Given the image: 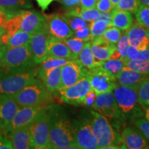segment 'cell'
Masks as SVG:
<instances>
[{"label":"cell","instance_id":"1","mask_svg":"<svg viewBox=\"0 0 149 149\" xmlns=\"http://www.w3.org/2000/svg\"><path fill=\"white\" fill-rule=\"evenodd\" d=\"M47 108L51 148H78L73 121L70 120L65 109L57 104H49Z\"/></svg>","mask_w":149,"mask_h":149},{"label":"cell","instance_id":"2","mask_svg":"<svg viewBox=\"0 0 149 149\" xmlns=\"http://www.w3.org/2000/svg\"><path fill=\"white\" fill-rule=\"evenodd\" d=\"M33 35L48 31L46 16L35 10H23L8 19L4 26V32L13 34L17 31Z\"/></svg>","mask_w":149,"mask_h":149},{"label":"cell","instance_id":"3","mask_svg":"<svg viewBox=\"0 0 149 149\" xmlns=\"http://www.w3.org/2000/svg\"><path fill=\"white\" fill-rule=\"evenodd\" d=\"M37 66L29 43L17 47L7 48L0 65V73H19Z\"/></svg>","mask_w":149,"mask_h":149},{"label":"cell","instance_id":"4","mask_svg":"<svg viewBox=\"0 0 149 149\" xmlns=\"http://www.w3.org/2000/svg\"><path fill=\"white\" fill-rule=\"evenodd\" d=\"M137 88L138 86H126L117 84L113 91L117 107L125 120L134 121L144 116L143 108L139 102Z\"/></svg>","mask_w":149,"mask_h":149},{"label":"cell","instance_id":"5","mask_svg":"<svg viewBox=\"0 0 149 149\" xmlns=\"http://www.w3.org/2000/svg\"><path fill=\"white\" fill-rule=\"evenodd\" d=\"M91 127L97 139V148H124L120 135L113 128L108 119L97 111H91Z\"/></svg>","mask_w":149,"mask_h":149},{"label":"cell","instance_id":"6","mask_svg":"<svg viewBox=\"0 0 149 149\" xmlns=\"http://www.w3.org/2000/svg\"><path fill=\"white\" fill-rule=\"evenodd\" d=\"M52 94L40 79L36 77L13 97L20 107L46 106L52 99Z\"/></svg>","mask_w":149,"mask_h":149},{"label":"cell","instance_id":"7","mask_svg":"<svg viewBox=\"0 0 149 149\" xmlns=\"http://www.w3.org/2000/svg\"><path fill=\"white\" fill-rule=\"evenodd\" d=\"M35 78L34 69L19 73H0V97H13Z\"/></svg>","mask_w":149,"mask_h":149},{"label":"cell","instance_id":"8","mask_svg":"<svg viewBox=\"0 0 149 149\" xmlns=\"http://www.w3.org/2000/svg\"><path fill=\"white\" fill-rule=\"evenodd\" d=\"M33 148H51L49 140V120L47 106L37 115L29 125Z\"/></svg>","mask_w":149,"mask_h":149},{"label":"cell","instance_id":"9","mask_svg":"<svg viewBox=\"0 0 149 149\" xmlns=\"http://www.w3.org/2000/svg\"><path fill=\"white\" fill-rule=\"evenodd\" d=\"M92 108L109 120L114 122L117 126L120 125V124H122L125 121L117 107L113 91L97 95Z\"/></svg>","mask_w":149,"mask_h":149},{"label":"cell","instance_id":"10","mask_svg":"<svg viewBox=\"0 0 149 149\" xmlns=\"http://www.w3.org/2000/svg\"><path fill=\"white\" fill-rule=\"evenodd\" d=\"M91 90L90 79L88 74H87L74 84L67 88H60L57 94L65 103L73 106H79L82 104L86 95Z\"/></svg>","mask_w":149,"mask_h":149},{"label":"cell","instance_id":"11","mask_svg":"<svg viewBox=\"0 0 149 149\" xmlns=\"http://www.w3.org/2000/svg\"><path fill=\"white\" fill-rule=\"evenodd\" d=\"M75 141L78 148H97V139L91 127V117L83 115L79 120L73 121Z\"/></svg>","mask_w":149,"mask_h":149},{"label":"cell","instance_id":"12","mask_svg":"<svg viewBox=\"0 0 149 149\" xmlns=\"http://www.w3.org/2000/svg\"><path fill=\"white\" fill-rule=\"evenodd\" d=\"M88 70V77L90 79L91 89L96 95L113 91L117 85L116 77L104 69L101 66Z\"/></svg>","mask_w":149,"mask_h":149},{"label":"cell","instance_id":"13","mask_svg":"<svg viewBox=\"0 0 149 149\" xmlns=\"http://www.w3.org/2000/svg\"><path fill=\"white\" fill-rule=\"evenodd\" d=\"M44 107L46 106L20 107L15 115L13 120L2 133L8 137L14 130L24 126H29Z\"/></svg>","mask_w":149,"mask_h":149},{"label":"cell","instance_id":"14","mask_svg":"<svg viewBox=\"0 0 149 149\" xmlns=\"http://www.w3.org/2000/svg\"><path fill=\"white\" fill-rule=\"evenodd\" d=\"M88 70L81 65L78 59H72L61 66V88H64L77 83L88 74Z\"/></svg>","mask_w":149,"mask_h":149},{"label":"cell","instance_id":"15","mask_svg":"<svg viewBox=\"0 0 149 149\" xmlns=\"http://www.w3.org/2000/svg\"><path fill=\"white\" fill-rule=\"evenodd\" d=\"M51 35L48 31H43L32 35L29 45L35 64H40L48 57V43Z\"/></svg>","mask_w":149,"mask_h":149},{"label":"cell","instance_id":"16","mask_svg":"<svg viewBox=\"0 0 149 149\" xmlns=\"http://www.w3.org/2000/svg\"><path fill=\"white\" fill-rule=\"evenodd\" d=\"M48 31L51 37L64 40L73 36L74 31L70 29L61 15L53 14L46 16Z\"/></svg>","mask_w":149,"mask_h":149},{"label":"cell","instance_id":"17","mask_svg":"<svg viewBox=\"0 0 149 149\" xmlns=\"http://www.w3.org/2000/svg\"><path fill=\"white\" fill-rule=\"evenodd\" d=\"M120 137L124 148H149V143L147 138L137 128L132 126L126 127L121 133Z\"/></svg>","mask_w":149,"mask_h":149},{"label":"cell","instance_id":"18","mask_svg":"<svg viewBox=\"0 0 149 149\" xmlns=\"http://www.w3.org/2000/svg\"><path fill=\"white\" fill-rule=\"evenodd\" d=\"M19 108L13 97H0V131L8 127Z\"/></svg>","mask_w":149,"mask_h":149},{"label":"cell","instance_id":"19","mask_svg":"<svg viewBox=\"0 0 149 149\" xmlns=\"http://www.w3.org/2000/svg\"><path fill=\"white\" fill-rule=\"evenodd\" d=\"M61 66L48 69L44 71L37 72L35 70V76L40 79L52 95L57 94L61 88Z\"/></svg>","mask_w":149,"mask_h":149},{"label":"cell","instance_id":"20","mask_svg":"<svg viewBox=\"0 0 149 149\" xmlns=\"http://www.w3.org/2000/svg\"><path fill=\"white\" fill-rule=\"evenodd\" d=\"M130 46H133L138 51H143L149 46V30L140 24H132L126 31Z\"/></svg>","mask_w":149,"mask_h":149},{"label":"cell","instance_id":"21","mask_svg":"<svg viewBox=\"0 0 149 149\" xmlns=\"http://www.w3.org/2000/svg\"><path fill=\"white\" fill-rule=\"evenodd\" d=\"M91 43V51L95 59L102 63L109 60L110 56L117 48L116 44L109 42L103 36L93 39Z\"/></svg>","mask_w":149,"mask_h":149},{"label":"cell","instance_id":"22","mask_svg":"<svg viewBox=\"0 0 149 149\" xmlns=\"http://www.w3.org/2000/svg\"><path fill=\"white\" fill-rule=\"evenodd\" d=\"M15 149L33 148L29 126L14 130L8 136Z\"/></svg>","mask_w":149,"mask_h":149},{"label":"cell","instance_id":"23","mask_svg":"<svg viewBox=\"0 0 149 149\" xmlns=\"http://www.w3.org/2000/svg\"><path fill=\"white\" fill-rule=\"evenodd\" d=\"M149 77V74L141 73L124 66L122 70L117 74L116 81L117 84L126 86H139L143 80Z\"/></svg>","mask_w":149,"mask_h":149},{"label":"cell","instance_id":"24","mask_svg":"<svg viewBox=\"0 0 149 149\" xmlns=\"http://www.w3.org/2000/svg\"><path fill=\"white\" fill-rule=\"evenodd\" d=\"M48 56L68 59H77L62 40L50 37L48 43Z\"/></svg>","mask_w":149,"mask_h":149},{"label":"cell","instance_id":"25","mask_svg":"<svg viewBox=\"0 0 149 149\" xmlns=\"http://www.w3.org/2000/svg\"><path fill=\"white\" fill-rule=\"evenodd\" d=\"M31 0H0V8L10 18L23 10L32 8Z\"/></svg>","mask_w":149,"mask_h":149},{"label":"cell","instance_id":"26","mask_svg":"<svg viewBox=\"0 0 149 149\" xmlns=\"http://www.w3.org/2000/svg\"><path fill=\"white\" fill-rule=\"evenodd\" d=\"M112 21L111 26L126 31L130 29L133 22V17L129 11L114 8L111 11Z\"/></svg>","mask_w":149,"mask_h":149},{"label":"cell","instance_id":"27","mask_svg":"<svg viewBox=\"0 0 149 149\" xmlns=\"http://www.w3.org/2000/svg\"><path fill=\"white\" fill-rule=\"evenodd\" d=\"M32 35L30 33L19 31L13 34L3 33L1 35V43L7 48L17 47L27 44L31 40Z\"/></svg>","mask_w":149,"mask_h":149},{"label":"cell","instance_id":"28","mask_svg":"<svg viewBox=\"0 0 149 149\" xmlns=\"http://www.w3.org/2000/svg\"><path fill=\"white\" fill-rule=\"evenodd\" d=\"M77 59L79 61L81 65L87 69L96 68V67L100 66L103 64L102 62L97 61L95 59L92 51H91V42L85 43L84 46L79 54Z\"/></svg>","mask_w":149,"mask_h":149},{"label":"cell","instance_id":"29","mask_svg":"<svg viewBox=\"0 0 149 149\" xmlns=\"http://www.w3.org/2000/svg\"><path fill=\"white\" fill-rule=\"evenodd\" d=\"M66 13H68L72 15L79 17L88 22H91L97 19L101 13V12L96 8V7L84 9L81 6L72 9L71 10L67 11Z\"/></svg>","mask_w":149,"mask_h":149},{"label":"cell","instance_id":"30","mask_svg":"<svg viewBox=\"0 0 149 149\" xmlns=\"http://www.w3.org/2000/svg\"><path fill=\"white\" fill-rule=\"evenodd\" d=\"M72 59H62V58H56V57L48 56L42 62H41L37 70L35 71L41 72L44 70L51 69V68H56V67H60L66 64Z\"/></svg>","mask_w":149,"mask_h":149},{"label":"cell","instance_id":"31","mask_svg":"<svg viewBox=\"0 0 149 149\" xmlns=\"http://www.w3.org/2000/svg\"><path fill=\"white\" fill-rule=\"evenodd\" d=\"M61 15L74 32L77 30L88 26L90 24H88V22L85 21L84 19L79 17L72 15H70L68 13H65L64 14Z\"/></svg>","mask_w":149,"mask_h":149},{"label":"cell","instance_id":"32","mask_svg":"<svg viewBox=\"0 0 149 149\" xmlns=\"http://www.w3.org/2000/svg\"><path fill=\"white\" fill-rule=\"evenodd\" d=\"M139 104L141 107L149 106V77L139 84L137 88Z\"/></svg>","mask_w":149,"mask_h":149},{"label":"cell","instance_id":"33","mask_svg":"<svg viewBox=\"0 0 149 149\" xmlns=\"http://www.w3.org/2000/svg\"><path fill=\"white\" fill-rule=\"evenodd\" d=\"M100 66L116 77L117 74L124 67V61L118 59H109L104 61L103 64Z\"/></svg>","mask_w":149,"mask_h":149},{"label":"cell","instance_id":"34","mask_svg":"<svg viewBox=\"0 0 149 149\" xmlns=\"http://www.w3.org/2000/svg\"><path fill=\"white\" fill-rule=\"evenodd\" d=\"M89 26H90L91 34L93 40L95 37L102 36L109 26L104 20L97 19L91 22Z\"/></svg>","mask_w":149,"mask_h":149},{"label":"cell","instance_id":"35","mask_svg":"<svg viewBox=\"0 0 149 149\" xmlns=\"http://www.w3.org/2000/svg\"><path fill=\"white\" fill-rule=\"evenodd\" d=\"M135 14L137 23L149 30V6L141 3Z\"/></svg>","mask_w":149,"mask_h":149},{"label":"cell","instance_id":"36","mask_svg":"<svg viewBox=\"0 0 149 149\" xmlns=\"http://www.w3.org/2000/svg\"><path fill=\"white\" fill-rule=\"evenodd\" d=\"M141 4V0H120L115 8L135 13Z\"/></svg>","mask_w":149,"mask_h":149},{"label":"cell","instance_id":"37","mask_svg":"<svg viewBox=\"0 0 149 149\" xmlns=\"http://www.w3.org/2000/svg\"><path fill=\"white\" fill-rule=\"evenodd\" d=\"M62 41L68 46L70 51L78 58L79 54L81 52V49L83 48L86 42H84L83 40H81L79 39H77L74 37H71L70 38L66 39V40H64Z\"/></svg>","mask_w":149,"mask_h":149},{"label":"cell","instance_id":"38","mask_svg":"<svg viewBox=\"0 0 149 149\" xmlns=\"http://www.w3.org/2000/svg\"><path fill=\"white\" fill-rule=\"evenodd\" d=\"M130 46L128 41V35L126 31L122 33L120 39L117 44V50L122 57V61H125L127 59V50L128 46Z\"/></svg>","mask_w":149,"mask_h":149},{"label":"cell","instance_id":"39","mask_svg":"<svg viewBox=\"0 0 149 149\" xmlns=\"http://www.w3.org/2000/svg\"><path fill=\"white\" fill-rule=\"evenodd\" d=\"M122 34V31L120 29L115 26H110L107 28V31H105V33L102 36L111 43L117 44Z\"/></svg>","mask_w":149,"mask_h":149},{"label":"cell","instance_id":"40","mask_svg":"<svg viewBox=\"0 0 149 149\" xmlns=\"http://www.w3.org/2000/svg\"><path fill=\"white\" fill-rule=\"evenodd\" d=\"M134 125L144 134V135L149 140V122L142 117L135 119L133 121Z\"/></svg>","mask_w":149,"mask_h":149},{"label":"cell","instance_id":"41","mask_svg":"<svg viewBox=\"0 0 149 149\" xmlns=\"http://www.w3.org/2000/svg\"><path fill=\"white\" fill-rule=\"evenodd\" d=\"M90 25V24H89ZM76 38L79 39V40H83L84 42H91L92 40V37H91V31H90V26H88L83 28V29L77 30V31H74L73 36Z\"/></svg>","mask_w":149,"mask_h":149},{"label":"cell","instance_id":"42","mask_svg":"<svg viewBox=\"0 0 149 149\" xmlns=\"http://www.w3.org/2000/svg\"><path fill=\"white\" fill-rule=\"evenodd\" d=\"M95 7L101 13H110L114 9L111 0H97Z\"/></svg>","mask_w":149,"mask_h":149},{"label":"cell","instance_id":"43","mask_svg":"<svg viewBox=\"0 0 149 149\" xmlns=\"http://www.w3.org/2000/svg\"><path fill=\"white\" fill-rule=\"evenodd\" d=\"M80 1L81 0H60L61 4L66 12L81 6Z\"/></svg>","mask_w":149,"mask_h":149},{"label":"cell","instance_id":"44","mask_svg":"<svg viewBox=\"0 0 149 149\" xmlns=\"http://www.w3.org/2000/svg\"><path fill=\"white\" fill-rule=\"evenodd\" d=\"M12 143L10 139L0 131V149H13Z\"/></svg>","mask_w":149,"mask_h":149},{"label":"cell","instance_id":"45","mask_svg":"<svg viewBox=\"0 0 149 149\" xmlns=\"http://www.w3.org/2000/svg\"><path fill=\"white\" fill-rule=\"evenodd\" d=\"M97 97L96 93H95V91H93L92 89L87 93V95H86L84 100L82 104L88 107H92L93 104H94L95 101V99Z\"/></svg>","mask_w":149,"mask_h":149},{"label":"cell","instance_id":"46","mask_svg":"<svg viewBox=\"0 0 149 149\" xmlns=\"http://www.w3.org/2000/svg\"><path fill=\"white\" fill-rule=\"evenodd\" d=\"M7 20H8V16L4 11L0 8V35L4 33V26Z\"/></svg>","mask_w":149,"mask_h":149},{"label":"cell","instance_id":"47","mask_svg":"<svg viewBox=\"0 0 149 149\" xmlns=\"http://www.w3.org/2000/svg\"><path fill=\"white\" fill-rule=\"evenodd\" d=\"M96 3L97 0H81L80 1L81 7L84 9L95 7Z\"/></svg>","mask_w":149,"mask_h":149},{"label":"cell","instance_id":"48","mask_svg":"<svg viewBox=\"0 0 149 149\" xmlns=\"http://www.w3.org/2000/svg\"><path fill=\"white\" fill-rule=\"evenodd\" d=\"M136 59L139 60H148L149 59V46L146 49L139 51Z\"/></svg>","mask_w":149,"mask_h":149},{"label":"cell","instance_id":"49","mask_svg":"<svg viewBox=\"0 0 149 149\" xmlns=\"http://www.w3.org/2000/svg\"><path fill=\"white\" fill-rule=\"evenodd\" d=\"M98 19L104 20V22H106L108 24H109V26H111V21H112L111 12H110V13H100V17H99Z\"/></svg>","mask_w":149,"mask_h":149},{"label":"cell","instance_id":"50","mask_svg":"<svg viewBox=\"0 0 149 149\" xmlns=\"http://www.w3.org/2000/svg\"><path fill=\"white\" fill-rule=\"evenodd\" d=\"M35 1H37V4L42 11H45L52 3V1H53V0H35Z\"/></svg>","mask_w":149,"mask_h":149},{"label":"cell","instance_id":"51","mask_svg":"<svg viewBox=\"0 0 149 149\" xmlns=\"http://www.w3.org/2000/svg\"><path fill=\"white\" fill-rule=\"evenodd\" d=\"M6 48L7 47L6 46H5L4 45L0 46V65H1V60H2L3 55H4V53L6 50Z\"/></svg>","mask_w":149,"mask_h":149},{"label":"cell","instance_id":"52","mask_svg":"<svg viewBox=\"0 0 149 149\" xmlns=\"http://www.w3.org/2000/svg\"><path fill=\"white\" fill-rule=\"evenodd\" d=\"M143 111L144 112L145 117H146V120L149 122V106H144L142 107Z\"/></svg>","mask_w":149,"mask_h":149},{"label":"cell","instance_id":"53","mask_svg":"<svg viewBox=\"0 0 149 149\" xmlns=\"http://www.w3.org/2000/svg\"><path fill=\"white\" fill-rule=\"evenodd\" d=\"M119 1H120V0H111L112 4H113V6L114 7V8H115V6H116V5L117 4Z\"/></svg>","mask_w":149,"mask_h":149},{"label":"cell","instance_id":"54","mask_svg":"<svg viewBox=\"0 0 149 149\" xmlns=\"http://www.w3.org/2000/svg\"><path fill=\"white\" fill-rule=\"evenodd\" d=\"M141 2L142 4L149 6V0H141Z\"/></svg>","mask_w":149,"mask_h":149},{"label":"cell","instance_id":"55","mask_svg":"<svg viewBox=\"0 0 149 149\" xmlns=\"http://www.w3.org/2000/svg\"><path fill=\"white\" fill-rule=\"evenodd\" d=\"M3 45L2 43H1V35H0V46Z\"/></svg>","mask_w":149,"mask_h":149},{"label":"cell","instance_id":"56","mask_svg":"<svg viewBox=\"0 0 149 149\" xmlns=\"http://www.w3.org/2000/svg\"></svg>","mask_w":149,"mask_h":149},{"label":"cell","instance_id":"57","mask_svg":"<svg viewBox=\"0 0 149 149\" xmlns=\"http://www.w3.org/2000/svg\"><path fill=\"white\" fill-rule=\"evenodd\" d=\"M53 1H54V0H53Z\"/></svg>","mask_w":149,"mask_h":149}]
</instances>
